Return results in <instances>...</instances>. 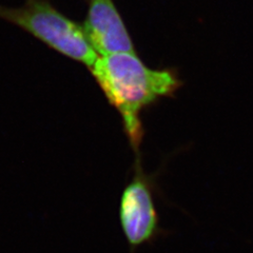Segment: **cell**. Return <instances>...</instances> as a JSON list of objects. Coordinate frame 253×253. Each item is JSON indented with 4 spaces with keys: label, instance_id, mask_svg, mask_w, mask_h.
Instances as JSON below:
<instances>
[{
    "label": "cell",
    "instance_id": "obj_1",
    "mask_svg": "<svg viewBox=\"0 0 253 253\" xmlns=\"http://www.w3.org/2000/svg\"><path fill=\"white\" fill-rule=\"evenodd\" d=\"M90 70L110 104L120 112L134 148L142 138L141 110L162 97L171 96L183 85L175 71L149 68L136 53L99 56Z\"/></svg>",
    "mask_w": 253,
    "mask_h": 253
},
{
    "label": "cell",
    "instance_id": "obj_2",
    "mask_svg": "<svg viewBox=\"0 0 253 253\" xmlns=\"http://www.w3.org/2000/svg\"><path fill=\"white\" fill-rule=\"evenodd\" d=\"M0 19L22 29L50 49L89 69L99 57L86 38L83 25L67 17L49 0H25L17 7L0 4Z\"/></svg>",
    "mask_w": 253,
    "mask_h": 253
},
{
    "label": "cell",
    "instance_id": "obj_3",
    "mask_svg": "<svg viewBox=\"0 0 253 253\" xmlns=\"http://www.w3.org/2000/svg\"><path fill=\"white\" fill-rule=\"evenodd\" d=\"M83 28L99 56L124 52L136 53L131 35L113 0H89Z\"/></svg>",
    "mask_w": 253,
    "mask_h": 253
},
{
    "label": "cell",
    "instance_id": "obj_4",
    "mask_svg": "<svg viewBox=\"0 0 253 253\" xmlns=\"http://www.w3.org/2000/svg\"><path fill=\"white\" fill-rule=\"evenodd\" d=\"M121 223L132 246L148 242L157 230V214L151 190L145 178L138 174L123 193Z\"/></svg>",
    "mask_w": 253,
    "mask_h": 253
}]
</instances>
